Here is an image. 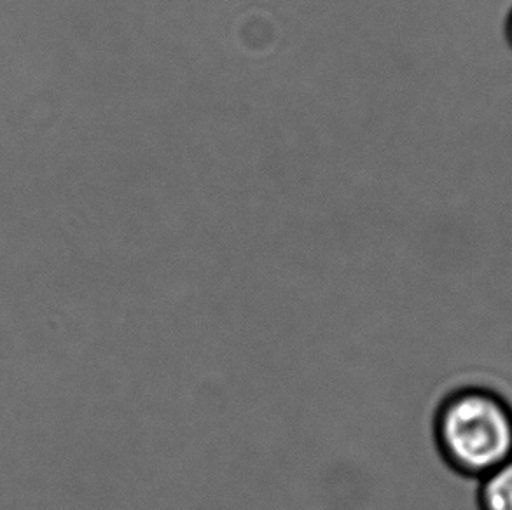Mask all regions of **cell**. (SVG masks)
Listing matches in <instances>:
<instances>
[{
	"instance_id": "2",
	"label": "cell",
	"mask_w": 512,
	"mask_h": 510,
	"mask_svg": "<svg viewBox=\"0 0 512 510\" xmlns=\"http://www.w3.org/2000/svg\"><path fill=\"white\" fill-rule=\"evenodd\" d=\"M478 507L479 510H512V458L479 479Z\"/></svg>"
},
{
	"instance_id": "1",
	"label": "cell",
	"mask_w": 512,
	"mask_h": 510,
	"mask_svg": "<svg viewBox=\"0 0 512 510\" xmlns=\"http://www.w3.org/2000/svg\"><path fill=\"white\" fill-rule=\"evenodd\" d=\"M432 435L453 472L479 481L512 458V404L488 386H460L439 402Z\"/></svg>"
}]
</instances>
